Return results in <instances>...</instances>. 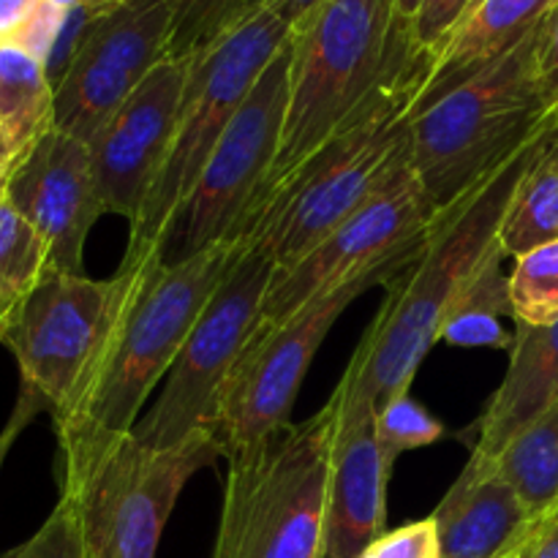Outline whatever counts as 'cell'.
<instances>
[{"mask_svg":"<svg viewBox=\"0 0 558 558\" xmlns=\"http://www.w3.org/2000/svg\"><path fill=\"white\" fill-rule=\"evenodd\" d=\"M167 0H118L82 38L54 87V129L90 145L131 93L167 60Z\"/></svg>","mask_w":558,"mask_h":558,"instance_id":"obj_14","label":"cell"},{"mask_svg":"<svg viewBox=\"0 0 558 558\" xmlns=\"http://www.w3.org/2000/svg\"><path fill=\"white\" fill-rule=\"evenodd\" d=\"M521 558H529V554H526V556H521Z\"/></svg>","mask_w":558,"mask_h":558,"instance_id":"obj_41","label":"cell"},{"mask_svg":"<svg viewBox=\"0 0 558 558\" xmlns=\"http://www.w3.org/2000/svg\"><path fill=\"white\" fill-rule=\"evenodd\" d=\"M558 398V322L548 327L518 325L505 381L466 436L472 456L496 458Z\"/></svg>","mask_w":558,"mask_h":558,"instance_id":"obj_19","label":"cell"},{"mask_svg":"<svg viewBox=\"0 0 558 558\" xmlns=\"http://www.w3.org/2000/svg\"><path fill=\"white\" fill-rule=\"evenodd\" d=\"M289 38L292 25L276 11L262 9L191 60L167 163L147 196L140 221L131 227L125 254L136 256L158 248L163 229L196 185L207 158Z\"/></svg>","mask_w":558,"mask_h":558,"instance_id":"obj_7","label":"cell"},{"mask_svg":"<svg viewBox=\"0 0 558 558\" xmlns=\"http://www.w3.org/2000/svg\"><path fill=\"white\" fill-rule=\"evenodd\" d=\"M243 248L240 240H223L180 265L161 262L158 251L123 256V294L107 338L76 396L54 414L60 466H80L131 434Z\"/></svg>","mask_w":558,"mask_h":558,"instance_id":"obj_1","label":"cell"},{"mask_svg":"<svg viewBox=\"0 0 558 558\" xmlns=\"http://www.w3.org/2000/svg\"><path fill=\"white\" fill-rule=\"evenodd\" d=\"M537 31L458 85L423 98L409 131V161L441 216L554 123L537 76Z\"/></svg>","mask_w":558,"mask_h":558,"instance_id":"obj_4","label":"cell"},{"mask_svg":"<svg viewBox=\"0 0 558 558\" xmlns=\"http://www.w3.org/2000/svg\"><path fill=\"white\" fill-rule=\"evenodd\" d=\"M41 407H47L44 403V398L38 396V392L27 390V387H22L20 398H16V407L14 412H11L9 423H5V428L0 430V472H3V463L5 458H9L11 447H14V441L20 439L22 430L27 428V425L33 423V417H36L38 412H41Z\"/></svg>","mask_w":558,"mask_h":558,"instance_id":"obj_34","label":"cell"},{"mask_svg":"<svg viewBox=\"0 0 558 558\" xmlns=\"http://www.w3.org/2000/svg\"><path fill=\"white\" fill-rule=\"evenodd\" d=\"M330 477L322 518L319 558H360L387 532V483L390 472L376 439V407L343 374L332 392Z\"/></svg>","mask_w":558,"mask_h":558,"instance_id":"obj_16","label":"cell"},{"mask_svg":"<svg viewBox=\"0 0 558 558\" xmlns=\"http://www.w3.org/2000/svg\"><path fill=\"white\" fill-rule=\"evenodd\" d=\"M319 3H325V0H265V9L276 11V14L281 16L283 22H289L294 31V27H298Z\"/></svg>","mask_w":558,"mask_h":558,"instance_id":"obj_37","label":"cell"},{"mask_svg":"<svg viewBox=\"0 0 558 558\" xmlns=\"http://www.w3.org/2000/svg\"><path fill=\"white\" fill-rule=\"evenodd\" d=\"M22 167L20 158L14 156V153L9 150V145H5L3 140H0V199L5 196V191H9V183L11 178L16 174V169Z\"/></svg>","mask_w":558,"mask_h":558,"instance_id":"obj_38","label":"cell"},{"mask_svg":"<svg viewBox=\"0 0 558 558\" xmlns=\"http://www.w3.org/2000/svg\"><path fill=\"white\" fill-rule=\"evenodd\" d=\"M556 129L558 118L477 189L436 216L417 259L390 283V298L365 330L347 368L354 387L374 401L376 412L409 392L423 360L441 341L447 311L485 256L501 245L499 234L512 196Z\"/></svg>","mask_w":558,"mask_h":558,"instance_id":"obj_3","label":"cell"},{"mask_svg":"<svg viewBox=\"0 0 558 558\" xmlns=\"http://www.w3.org/2000/svg\"><path fill=\"white\" fill-rule=\"evenodd\" d=\"M63 20H65V9L49 3V0H38L31 20L20 27V33H16L9 44L25 49L27 54H33L36 60L47 63L54 44H58L60 31H63Z\"/></svg>","mask_w":558,"mask_h":558,"instance_id":"obj_32","label":"cell"},{"mask_svg":"<svg viewBox=\"0 0 558 558\" xmlns=\"http://www.w3.org/2000/svg\"><path fill=\"white\" fill-rule=\"evenodd\" d=\"M272 276L276 265L270 259L243 248L191 327L158 401L131 428L142 447L174 450L196 436L216 434L221 390L259 327V311Z\"/></svg>","mask_w":558,"mask_h":558,"instance_id":"obj_11","label":"cell"},{"mask_svg":"<svg viewBox=\"0 0 558 558\" xmlns=\"http://www.w3.org/2000/svg\"><path fill=\"white\" fill-rule=\"evenodd\" d=\"M512 319L526 327L558 322V240L518 256L510 276Z\"/></svg>","mask_w":558,"mask_h":558,"instance_id":"obj_26","label":"cell"},{"mask_svg":"<svg viewBox=\"0 0 558 558\" xmlns=\"http://www.w3.org/2000/svg\"><path fill=\"white\" fill-rule=\"evenodd\" d=\"M54 129V87L41 60L0 44V140L25 163Z\"/></svg>","mask_w":558,"mask_h":558,"instance_id":"obj_21","label":"cell"},{"mask_svg":"<svg viewBox=\"0 0 558 558\" xmlns=\"http://www.w3.org/2000/svg\"><path fill=\"white\" fill-rule=\"evenodd\" d=\"M5 199L49 248V272L82 276L93 223L104 216L90 145L52 129L11 178Z\"/></svg>","mask_w":558,"mask_h":558,"instance_id":"obj_17","label":"cell"},{"mask_svg":"<svg viewBox=\"0 0 558 558\" xmlns=\"http://www.w3.org/2000/svg\"><path fill=\"white\" fill-rule=\"evenodd\" d=\"M49 3L60 5V9H80V5H90V3H98V0H49Z\"/></svg>","mask_w":558,"mask_h":558,"instance_id":"obj_40","label":"cell"},{"mask_svg":"<svg viewBox=\"0 0 558 558\" xmlns=\"http://www.w3.org/2000/svg\"><path fill=\"white\" fill-rule=\"evenodd\" d=\"M428 52L401 38L390 69L357 109L281 183L256 199L240 243L276 265H298L409 150V131L430 74Z\"/></svg>","mask_w":558,"mask_h":558,"instance_id":"obj_2","label":"cell"},{"mask_svg":"<svg viewBox=\"0 0 558 558\" xmlns=\"http://www.w3.org/2000/svg\"><path fill=\"white\" fill-rule=\"evenodd\" d=\"M420 3H423V0H392V5H396V16H398V20H403V22L414 20Z\"/></svg>","mask_w":558,"mask_h":558,"instance_id":"obj_39","label":"cell"},{"mask_svg":"<svg viewBox=\"0 0 558 558\" xmlns=\"http://www.w3.org/2000/svg\"><path fill=\"white\" fill-rule=\"evenodd\" d=\"M292 38L248 93L207 158L199 180L163 229L158 256L180 265L223 240H238L278 156L289 107Z\"/></svg>","mask_w":558,"mask_h":558,"instance_id":"obj_10","label":"cell"},{"mask_svg":"<svg viewBox=\"0 0 558 558\" xmlns=\"http://www.w3.org/2000/svg\"><path fill=\"white\" fill-rule=\"evenodd\" d=\"M477 0H423L414 14V20L409 22V31H412V41L417 44L423 52H428L430 58L439 54V49L445 47L447 38L456 33V27L466 20L469 11L474 9Z\"/></svg>","mask_w":558,"mask_h":558,"instance_id":"obj_29","label":"cell"},{"mask_svg":"<svg viewBox=\"0 0 558 558\" xmlns=\"http://www.w3.org/2000/svg\"><path fill=\"white\" fill-rule=\"evenodd\" d=\"M191 60H161L90 140L104 213L134 227L167 163Z\"/></svg>","mask_w":558,"mask_h":558,"instance_id":"obj_15","label":"cell"},{"mask_svg":"<svg viewBox=\"0 0 558 558\" xmlns=\"http://www.w3.org/2000/svg\"><path fill=\"white\" fill-rule=\"evenodd\" d=\"M537 76L545 104L558 112V0L537 33Z\"/></svg>","mask_w":558,"mask_h":558,"instance_id":"obj_33","label":"cell"},{"mask_svg":"<svg viewBox=\"0 0 558 558\" xmlns=\"http://www.w3.org/2000/svg\"><path fill=\"white\" fill-rule=\"evenodd\" d=\"M3 558H85V539L74 501L60 494L41 529Z\"/></svg>","mask_w":558,"mask_h":558,"instance_id":"obj_28","label":"cell"},{"mask_svg":"<svg viewBox=\"0 0 558 558\" xmlns=\"http://www.w3.org/2000/svg\"><path fill=\"white\" fill-rule=\"evenodd\" d=\"M441 341L456 347H512V336L499 325L496 316L488 314H450L441 325Z\"/></svg>","mask_w":558,"mask_h":558,"instance_id":"obj_31","label":"cell"},{"mask_svg":"<svg viewBox=\"0 0 558 558\" xmlns=\"http://www.w3.org/2000/svg\"><path fill=\"white\" fill-rule=\"evenodd\" d=\"M499 240L512 259L558 240V129L523 174Z\"/></svg>","mask_w":558,"mask_h":558,"instance_id":"obj_23","label":"cell"},{"mask_svg":"<svg viewBox=\"0 0 558 558\" xmlns=\"http://www.w3.org/2000/svg\"><path fill=\"white\" fill-rule=\"evenodd\" d=\"M221 458L216 434L174 450H147L125 434L90 461L63 469L60 494L80 512L85 558H156L185 483Z\"/></svg>","mask_w":558,"mask_h":558,"instance_id":"obj_8","label":"cell"},{"mask_svg":"<svg viewBox=\"0 0 558 558\" xmlns=\"http://www.w3.org/2000/svg\"><path fill=\"white\" fill-rule=\"evenodd\" d=\"M439 558H521L539 523L490 458L472 456L434 515Z\"/></svg>","mask_w":558,"mask_h":558,"instance_id":"obj_18","label":"cell"},{"mask_svg":"<svg viewBox=\"0 0 558 558\" xmlns=\"http://www.w3.org/2000/svg\"><path fill=\"white\" fill-rule=\"evenodd\" d=\"M360 558H439L434 518L385 532Z\"/></svg>","mask_w":558,"mask_h":558,"instance_id":"obj_30","label":"cell"},{"mask_svg":"<svg viewBox=\"0 0 558 558\" xmlns=\"http://www.w3.org/2000/svg\"><path fill=\"white\" fill-rule=\"evenodd\" d=\"M501 477L515 488L534 521L558 507V398L496 458Z\"/></svg>","mask_w":558,"mask_h":558,"instance_id":"obj_22","label":"cell"},{"mask_svg":"<svg viewBox=\"0 0 558 558\" xmlns=\"http://www.w3.org/2000/svg\"><path fill=\"white\" fill-rule=\"evenodd\" d=\"M123 294V272L107 281L47 272L27 300L5 347L20 363L22 387L38 392L54 414L63 412L90 371Z\"/></svg>","mask_w":558,"mask_h":558,"instance_id":"obj_13","label":"cell"},{"mask_svg":"<svg viewBox=\"0 0 558 558\" xmlns=\"http://www.w3.org/2000/svg\"><path fill=\"white\" fill-rule=\"evenodd\" d=\"M554 5L556 0H477L430 63L423 98L458 85L521 47Z\"/></svg>","mask_w":558,"mask_h":558,"instance_id":"obj_20","label":"cell"},{"mask_svg":"<svg viewBox=\"0 0 558 558\" xmlns=\"http://www.w3.org/2000/svg\"><path fill=\"white\" fill-rule=\"evenodd\" d=\"M434 229V210L414 174L409 150L390 167L374 191L330 229L298 265L276 270L259 325H278L311 300L338 292L374 272L409 267Z\"/></svg>","mask_w":558,"mask_h":558,"instance_id":"obj_9","label":"cell"},{"mask_svg":"<svg viewBox=\"0 0 558 558\" xmlns=\"http://www.w3.org/2000/svg\"><path fill=\"white\" fill-rule=\"evenodd\" d=\"M529 558H558V507L539 523Z\"/></svg>","mask_w":558,"mask_h":558,"instance_id":"obj_36","label":"cell"},{"mask_svg":"<svg viewBox=\"0 0 558 558\" xmlns=\"http://www.w3.org/2000/svg\"><path fill=\"white\" fill-rule=\"evenodd\" d=\"M49 272V248L41 234L0 199V343L20 322L27 300Z\"/></svg>","mask_w":558,"mask_h":558,"instance_id":"obj_24","label":"cell"},{"mask_svg":"<svg viewBox=\"0 0 558 558\" xmlns=\"http://www.w3.org/2000/svg\"><path fill=\"white\" fill-rule=\"evenodd\" d=\"M409 22L392 0H325L292 31L289 107L262 194L300 167L390 69ZM259 194V196H262Z\"/></svg>","mask_w":558,"mask_h":558,"instance_id":"obj_5","label":"cell"},{"mask_svg":"<svg viewBox=\"0 0 558 558\" xmlns=\"http://www.w3.org/2000/svg\"><path fill=\"white\" fill-rule=\"evenodd\" d=\"M445 436V425L423 403L414 401L412 392H401L376 412V439H379V450L390 469L401 452L436 445Z\"/></svg>","mask_w":558,"mask_h":558,"instance_id":"obj_27","label":"cell"},{"mask_svg":"<svg viewBox=\"0 0 558 558\" xmlns=\"http://www.w3.org/2000/svg\"><path fill=\"white\" fill-rule=\"evenodd\" d=\"M169 60H194L265 9V0H167Z\"/></svg>","mask_w":558,"mask_h":558,"instance_id":"obj_25","label":"cell"},{"mask_svg":"<svg viewBox=\"0 0 558 558\" xmlns=\"http://www.w3.org/2000/svg\"><path fill=\"white\" fill-rule=\"evenodd\" d=\"M409 267L365 276L338 292L311 300L303 311L278 325L256 327L218 401L216 436L223 447V458L254 450L289 425V412L308 374L311 360L338 316L368 289L379 283L390 287Z\"/></svg>","mask_w":558,"mask_h":558,"instance_id":"obj_12","label":"cell"},{"mask_svg":"<svg viewBox=\"0 0 558 558\" xmlns=\"http://www.w3.org/2000/svg\"><path fill=\"white\" fill-rule=\"evenodd\" d=\"M336 401L227 458L213 558H319Z\"/></svg>","mask_w":558,"mask_h":558,"instance_id":"obj_6","label":"cell"},{"mask_svg":"<svg viewBox=\"0 0 558 558\" xmlns=\"http://www.w3.org/2000/svg\"><path fill=\"white\" fill-rule=\"evenodd\" d=\"M38 0H0V44H9L31 20Z\"/></svg>","mask_w":558,"mask_h":558,"instance_id":"obj_35","label":"cell"}]
</instances>
